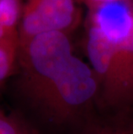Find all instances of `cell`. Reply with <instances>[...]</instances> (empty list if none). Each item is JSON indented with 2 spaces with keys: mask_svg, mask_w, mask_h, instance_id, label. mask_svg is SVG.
<instances>
[{
  "mask_svg": "<svg viewBox=\"0 0 133 134\" xmlns=\"http://www.w3.org/2000/svg\"><path fill=\"white\" fill-rule=\"evenodd\" d=\"M18 45L0 40V86L12 75L18 66Z\"/></svg>",
  "mask_w": 133,
  "mask_h": 134,
  "instance_id": "cell-6",
  "label": "cell"
},
{
  "mask_svg": "<svg viewBox=\"0 0 133 134\" xmlns=\"http://www.w3.org/2000/svg\"><path fill=\"white\" fill-rule=\"evenodd\" d=\"M18 67L22 93L49 121L84 124L97 112L98 78L74 54L68 34H42L20 45Z\"/></svg>",
  "mask_w": 133,
  "mask_h": 134,
  "instance_id": "cell-1",
  "label": "cell"
},
{
  "mask_svg": "<svg viewBox=\"0 0 133 134\" xmlns=\"http://www.w3.org/2000/svg\"><path fill=\"white\" fill-rule=\"evenodd\" d=\"M84 50L100 84L98 112L133 108V2L88 7Z\"/></svg>",
  "mask_w": 133,
  "mask_h": 134,
  "instance_id": "cell-2",
  "label": "cell"
},
{
  "mask_svg": "<svg viewBox=\"0 0 133 134\" xmlns=\"http://www.w3.org/2000/svg\"><path fill=\"white\" fill-rule=\"evenodd\" d=\"M0 134H28L19 125L0 109Z\"/></svg>",
  "mask_w": 133,
  "mask_h": 134,
  "instance_id": "cell-7",
  "label": "cell"
},
{
  "mask_svg": "<svg viewBox=\"0 0 133 134\" xmlns=\"http://www.w3.org/2000/svg\"><path fill=\"white\" fill-rule=\"evenodd\" d=\"M81 134H133V108L114 113L95 112L83 124Z\"/></svg>",
  "mask_w": 133,
  "mask_h": 134,
  "instance_id": "cell-4",
  "label": "cell"
},
{
  "mask_svg": "<svg viewBox=\"0 0 133 134\" xmlns=\"http://www.w3.org/2000/svg\"><path fill=\"white\" fill-rule=\"evenodd\" d=\"M82 1L86 4L87 8H88V7L98 6V5H103V4H113V3L126 1V0H82Z\"/></svg>",
  "mask_w": 133,
  "mask_h": 134,
  "instance_id": "cell-8",
  "label": "cell"
},
{
  "mask_svg": "<svg viewBox=\"0 0 133 134\" xmlns=\"http://www.w3.org/2000/svg\"><path fill=\"white\" fill-rule=\"evenodd\" d=\"M18 27L19 46L42 34L62 32L70 35L82 21L76 0H21Z\"/></svg>",
  "mask_w": 133,
  "mask_h": 134,
  "instance_id": "cell-3",
  "label": "cell"
},
{
  "mask_svg": "<svg viewBox=\"0 0 133 134\" xmlns=\"http://www.w3.org/2000/svg\"><path fill=\"white\" fill-rule=\"evenodd\" d=\"M28 134H29V133H28Z\"/></svg>",
  "mask_w": 133,
  "mask_h": 134,
  "instance_id": "cell-9",
  "label": "cell"
},
{
  "mask_svg": "<svg viewBox=\"0 0 133 134\" xmlns=\"http://www.w3.org/2000/svg\"><path fill=\"white\" fill-rule=\"evenodd\" d=\"M21 0H0V40L18 45Z\"/></svg>",
  "mask_w": 133,
  "mask_h": 134,
  "instance_id": "cell-5",
  "label": "cell"
}]
</instances>
